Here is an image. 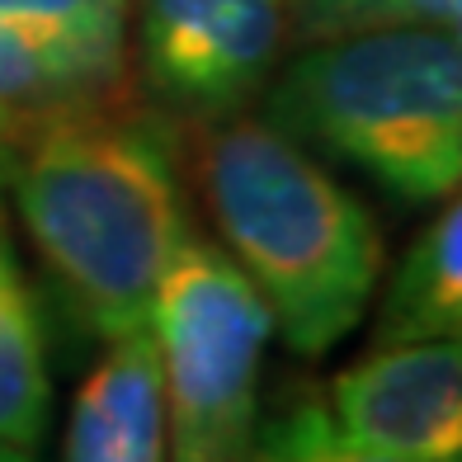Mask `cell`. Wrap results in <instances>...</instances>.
Wrapping results in <instances>:
<instances>
[{"label": "cell", "mask_w": 462, "mask_h": 462, "mask_svg": "<svg viewBox=\"0 0 462 462\" xmlns=\"http://www.w3.org/2000/svg\"><path fill=\"white\" fill-rule=\"evenodd\" d=\"M5 184L80 321L99 340L142 330L189 236L171 137L109 104L43 114L19 137Z\"/></svg>", "instance_id": "6da1fadb"}, {"label": "cell", "mask_w": 462, "mask_h": 462, "mask_svg": "<svg viewBox=\"0 0 462 462\" xmlns=\"http://www.w3.org/2000/svg\"><path fill=\"white\" fill-rule=\"evenodd\" d=\"M199 184L222 250L269 307L283 345L321 359L364 321L383 279L373 213L269 118L213 123Z\"/></svg>", "instance_id": "7a4b0ae2"}, {"label": "cell", "mask_w": 462, "mask_h": 462, "mask_svg": "<svg viewBox=\"0 0 462 462\" xmlns=\"http://www.w3.org/2000/svg\"><path fill=\"white\" fill-rule=\"evenodd\" d=\"M269 123L406 203L457 199V29H383L311 43L269 86Z\"/></svg>", "instance_id": "3957f363"}, {"label": "cell", "mask_w": 462, "mask_h": 462, "mask_svg": "<svg viewBox=\"0 0 462 462\" xmlns=\"http://www.w3.org/2000/svg\"><path fill=\"white\" fill-rule=\"evenodd\" d=\"M146 330L165 402V462H241L255 444L269 307L222 245L189 236L156 283Z\"/></svg>", "instance_id": "277c9868"}, {"label": "cell", "mask_w": 462, "mask_h": 462, "mask_svg": "<svg viewBox=\"0 0 462 462\" xmlns=\"http://www.w3.org/2000/svg\"><path fill=\"white\" fill-rule=\"evenodd\" d=\"M288 38V0H142L137 61L156 99L226 118L260 90Z\"/></svg>", "instance_id": "5b68a950"}, {"label": "cell", "mask_w": 462, "mask_h": 462, "mask_svg": "<svg viewBox=\"0 0 462 462\" xmlns=\"http://www.w3.org/2000/svg\"><path fill=\"white\" fill-rule=\"evenodd\" d=\"M340 444L387 462H462V349L457 340L387 345L330 383Z\"/></svg>", "instance_id": "8992f818"}, {"label": "cell", "mask_w": 462, "mask_h": 462, "mask_svg": "<svg viewBox=\"0 0 462 462\" xmlns=\"http://www.w3.org/2000/svg\"><path fill=\"white\" fill-rule=\"evenodd\" d=\"M61 462H165V402L152 330L118 335L76 392Z\"/></svg>", "instance_id": "52a82bcc"}, {"label": "cell", "mask_w": 462, "mask_h": 462, "mask_svg": "<svg viewBox=\"0 0 462 462\" xmlns=\"http://www.w3.org/2000/svg\"><path fill=\"white\" fill-rule=\"evenodd\" d=\"M128 52H104L76 38L0 19V109L43 118L80 104H109L123 86Z\"/></svg>", "instance_id": "ba28073f"}, {"label": "cell", "mask_w": 462, "mask_h": 462, "mask_svg": "<svg viewBox=\"0 0 462 462\" xmlns=\"http://www.w3.org/2000/svg\"><path fill=\"white\" fill-rule=\"evenodd\" d=\"M462 330V208L444 199L434 222L411 241V250L387 279L383 307L373 321V349L457 340Z\"/></svg>", "instance_id": "9c48e42d"}, {"label": "cell", "mask_w": 462, "mask_h": 462, "mask_svg": "<svg viewBox=\"0 0 462 462\" xmlns=\"http://www.w3.org/2000/svg\"><path fill=\"white\" fill-rule=\"evenodd\" d=\"M52 415L48 330L33 292L14 279L0 292V444L33 448Z\"/></svg>", "instance_id": "30bf717a"}, {"label": "cell", "mask_w": 462, "mask_h": 462, "mask_svg": "<svg viewBox=\"0 0 462 462\" xmlns=\"http://www.w3.org/2000/svg\"><path fill=\"white\" fill-rule=\"evenodd\" d=\"M462 0H288V29L311 43L383 29H457Z\"/></svg>", "instance_id": "8fae6325"}, {"label": "cell", "mask_w": 462, "mask_h": 462, "mask_svg": "<svg viewBox=\"0 0 462 462\" xmlns=\"http://www.w3.org/2000/svg\"><path fill=\"white\" fill-rule=\"evenodd\" d=\"M137 0H0V19L104 52H128V19Z\"/></svg>", "instance_id": "7c38bea8"}, {"label": "cell", "mask_w": 462, "mask_h": 462, "mask_svg": "<svg viewBox=\"0 0 462 462\" xmlns=\"http://www.w3.org/2000/svg\"><path fill=\"white\" fill-rule=\"evenodd\" d=\"M326 430H330V415L321 406H298L292 415L274 420L269 430H255V444L245 448L241 462H311Z\"/></svg>", "instance_id": "4fadbf2b"}, {"label": "cell", "mask_w": 462, "mask_h": 462, "mask_svg": "<svg viewBox=\"0 0 462 462\" xmlns=\"http://www.w3.org/2000/svg\"><path fill=\"white\" fill-rule=\"evenodd\" d=\"M29 123H33V118L0 109V189H5V180H10V161H14V152H19V137H24Z\"/></svg>", "instance_id": "5bb4252c"}, {"label": "cell", "mask_w": 462, "mask_h": 462, "mask_svg": "<svg viewBox=\"0 0 462 462\" xmlns=\"http://www.w3.org/2000/svg\"><path fill=\"white\" fill-rule=\"evenodd\" d=\"M311 462H387V457H377V453H364V448H349L335 439V430H326V439L317 444V457Z\"/></svg>", "instance_id": "9a60e30c"}, {"label": "cell", "mask_w": 462, "mask_h": 462, "mask_svg": "<svg viewBox=\"0 0 462 462\" xmlns=\"http://www.w3.org/2000/svg\"><path fill=\"white\" fill-rule=\"evenodd\" d=\"M14 279H24V274H19V260H14V245H10V236L0 231V292H5Z\"/></svg>", "instance_id": "2e32d148"}, {"label": "cell", "mask_w": 462, "mask_h": 462, "mask_svg": "<svg viewBox=\"0 0 462 462\" xmlns=\"http://www.w3.org/2000/svg\"><path fill=\"white\" fill-rule=\"evenodd\" d=\"M0 462H33L24 448H10V444H0Z\"/></svg>", "instance_id": "e0dca14e"}]
</instances>
